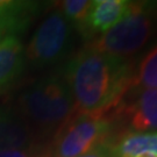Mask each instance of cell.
<instances>
[{"instance_id":"cell-16","label":"cell","mask_w":157,"mask_h":157,"mask_svg":"<svg viewBox=\"0 0 157 157\" xmlns=\"http://www.w3.org/2000/svg\"><path fill=\"white\" fill-rule=\"evenodd\" d=\"M155 14H156V17H157V5H156V8H155Z\"/></svg>"},{"instance_id":"cell-3","label":"cell","mask_w":157,"mask_h":157,"mask_svg":"<svg viewBox=\"0 0 157 157\" xmlns=\"http://www.w3.org/2000/svg\"><path fill=\"white\" fill-rule=\"evenodd\" d=\"M155 2L133 1L127 17L87 45L112 56H133L151 39L155 30Z\"/></svg>"},{"instance_id":"cell-1","label":"cell","mask_w":157,"mask_h":157,"mask_svg":"<svg viewBox=\"0 0 157 157\" xmlns=\"http://www.w3.org/2000/svg\"><path fill=\"white\" fill-rule=\"evenodd\" d=\"M76 112L104 115L133 87L134 71L127 58L107 55L86 45L62 69Z\"/></svg>"},{"instance_id":"cell-12","label":"cell","mask_w":157,"mask_h":157,"mask_svg":"<svg viewBox=\"0 0 157 157\" xmlns=\"http://www.w3.org/2000/svg\"><path fill=\"white\" fill-rule=\"evenodd\" d=\"M133 87L157 90V44L142 57L133 78Z\"/></svg>"},{"instance_id":"cell-2","label":"cell","mask_w":157,"mask_h":157,"mask_svg":"<svg viewBox=\"0 0 157 157\" xmlns=\"http://www.w3.org/2000/svg\"><path fill=\"white\" fill-rule=\"evenodd\" d=\"M17 112L33 133H56L76 112L62 70L47 75L25 91L17 99Z\"/></svg>"},{"instance_id":"cell-6","label":"cell","mask_w":157,"mask_h":157,"mask_svg":"<svg viewBox=\"0 0 157 157\" xmlns=\"http://www.w3.org/2000/svg\"><path fill=\"white\" fill-rule=\"evenodd\" d=\"M133 1L127 0H94L85 20L82 35L92 37L104 34L128 15Z\"/></svg>"},{"instance_id":"cell-13","label":"cell","mask_w":157,"mask_h":157,"mask_svg":"<svg viewBox=\"0 0 157 157\" xmlns=\"http://www.w3.org/2000/svg\"><path fill=\"white\" fill-rule=\"evenodd\" d=\"M92 1L89 0H65L58 5V10L73 25L76 32L82 34Z\"/></svg>"},{"instance_id":"cell-8","label":"cell","mask_w":157,"mask_h":157,"mask_svg":"<svg viewBox=\"0 0 157 157\" xmlns=\"http://www.w3.org/2000/svg\"><path fill=\"white\" fill-rule=\"evenodd\" d=\"M41 2L0 0V41L22 35L41 10Z\"/></svg>"},{"instance_id":"cell-5","label":"cell","mask_w":157,"mask_h":157,"mask_svg":"<svg viewBox=\"0 0 157 157\" xmlns=\"http://www.w3.org/2000/svg\"><path fill=\"white\" fill-rule=\"evenodd\" d=\"M112 128L104 115L75 112L55 133L49 157H77L107 144Z\"/></svg>"},{"instance_id":"cell-14","label":"cell","mask_w":157,"mask_h":157,"mask_svg":"<svg viewBox=\"0 0 157 157\" xmlns=\"http://www.w3.org/2000/svg\"><path fill=\"white\" fill-rule=\"evenodd\" d=\"M0 157H49V152H45L37 144H33L26 148L2 150Z\"/></svg>"},{"instance_id":"cell-15","label":"cell","mask_w":157,"mask_h":157,"mask_svg":"<svg viewBox=\"0 0 157 157\" xmlns=\"http://www.w3.org/2000/svg\"><path fill=\"white\" fill-rule=\"evenodd\" d=\"M77 157H113L112 151H111V144L109 143L101 144V146L92 149L91 151L83 154V155Z\"/></svg>"},{"instance_id":"cell-7","label":"cell","mask_w":157,"mask_h":157,"mask_svg":"<svg viewBox=\"0 0 157 157\" xmlns=\"http://www.w3.org/2000/svg\"><path fill=\"white\" fill-rule=\"evenodd\" d=\"M132 89H134L135 94L124 111L129 128L135 133L157 132V90Z\"/></svg>"},{"instance_id":"cell-11","label":"cell","mask_w":157,"mask_h":157,"mask_svg":"<svg viewBox=\"0 0 157 157\" xmlns=\"http://www.w3.org/2000/svg\"><path fill=\"white\" fill-rule=\"evenodd\" d=\"M113 157H157V132L124 134L111 144Z\"/></svg>"},{"instance_id":"cell-4","label":"cell","mask_w":157,"mask_h":157,"mask_svg":"<svg viewBox=\"0 0 157 157\" xmlns=\"http://www.w3.org/2000/svg\"><path fill=\"white\" fill-rule=\"evenodd\" d=\"M76 29L58 8L47 14L35 29L27 49L26 63L34 69L54 67L72 50Z\"/></svg>"},{"instance_id":"cell-9","label":"cell","mask_w":157,"mask_h":157,"mask_svg":"<svg viewBox=\"0 0 157 157\" xmlns=\"http://www.w3.org/2000/svg\"><path fill=\"white\" fill-rule=\"evenodd\" d=\"M26 67V55L19 36L0 41V92L13 84Z\"/></svg>"},{"instance_id":"cell-10","label":"cell","mask_w":157,"mask_h":157,"mask_svg":"<svg viewBox=\"0 0 157 157\" xmlns=\"http://www.w3.org/2000/svg\"><path fill=\"white\" fill-rule=\"evenodd\" d=\"M34 133L20 115L0 108V151L33 146Z\"/></svg>"}]
</instances>
